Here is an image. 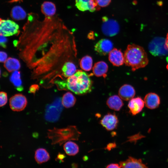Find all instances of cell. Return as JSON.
I'll return each instance as SVG.
<instances>
[{
	"label": "cell",
	"mask_w": 168,
	"mask_h": 168,
	"mask_svg": "<svg viewBox=\"0 0 168 168\" xmlns=\"http://www.w3.org/2000/svg\"><path fill=\"white\" fill-rule=\"evenodd\" d=\"M23 28L16 47L20 48V56L31 69L33 73L48 76L59 72L68 61L51 50L74 57L76 49L71 32L57 16L47 17L42 21L37 15L31 13Z\"/></svg>",
	"instance_id": "1"
},
{
	"label": "cell",
	"mask_w": 168,
	"mask_h": 168,
	"mask_svg": "<svg viewBox=\"0 0 168 168\" xmlns=\"http://www.w3.org/2000/svg\"><path fill=\"white\" fill-rule=\"evenodd\" d=\"M90 76L82 70H77L66 80L60 81L58 88L59 90H69L77 95L85 94L92 89L93 82Z\"/></svg>",
	"instance_id": "2"
},
{
	"label": "cell",
	"mask_w": 168,
	"mask_h": 168,
	"mask_svg": "<svg viewBox=\"0 0 168 168\" xmlns=\"http://www.w3.org/2000/svg\"><path fill=\"white\" fill-rule=\"evenodd\" d=\"M124 57L125 65L130 67L133 71L145 67L148 63L147 55L144 49L134 44L128 45Z\"/></svg>",
	"instance_id": "3"
},
{
	"label": "cell",
	"mask_w": 168,
	"mask_h": 168,
	"mask_svg": "<svg viewBox=\"0 0 168 168\" xmlns=\"http://www.w3.org/2000/svg\"><path fill=\"white\" fill-rule=\"evenodd\" d=\"M80 133L74 126L58 128L54 127L48 130L47 137L52 141V144H59L60 145L67 141L77 140Z\"/></svg>",
	"instance_id": "4"
},
{
	"label": "cell",
	"mask_w": 168,
	"mask_h": 168,
	"mask_svg": "<svg viewBox=\"0 0 168 168\" xmlns=\"http://www.w3.org/2000/svg\"><path fill=\"white\" fill-rule=\"evenodd\" d=\"M150 52L155 56H163L168 55V49L166 45V39L156 37L149 43L148 46Z\"/></svg>",
	"instance_id": "5"
},
{
	"label": "cell",
	"mask_w": 168,
	"mask_h": 168,
	"mask_svg": "<svg viewBox=\"0 0 168 168\" xmlns=\"http://www.w3.org/2000/svg\"><path fill=\"white\" fill-rule=\"evenodd\" d=\"M62 109L61 99L57 98L53 103L47 105L45 110V119L51 122L57 121L60 117Z\"/></svg>",
	"instance_id": "6"
},
{
	"label": "cell",
	"mask_w": 168,
	"mask_h": 168,
	"mask_svg": "<svg viewBox=\"0 0 168 168\" xmlns=\"http://www.w3.org/2000/svg\"><path fill=\"white\" fill-rule=\"evenodd\" d=\"M102 21L101 30L104 35L111 37L116 35L119 33V26L117 21L109 19L105 16L102 17Z\"/></svg>",
	"instance_id": "7"
},
{
	"label": "cell",
	"mask_w": 168,
	"mask_h": 168,
	"mask_svg": "<svg viewBox=\"0 0 168 168\" xmlns=\"http://www.w3.org/2000/svg\"><path fill=\"white\" fill-rule=\"evenodd\" d=\"M19 26L13 21L9 20H0V34L5 36H9L19 32Z\"/></svg>",
	"instance_id": "8"
},
{
	"label": "cell",
	"mask_w": 168,
	"mask_h": 168,
	"mask_svg": "<svg viewBox=\"0 0 168 168\" xmlns=\"http://www.w3.org/2000/svg\"><path fill=\"white\" fill-rule=\"evenodd\" d=\"M27 102V100L25 96L21 94H17L10 99L9 105L12 110L20 111L25 108Z\"/></svg>",
	"instance_id": "9"
},
{
	"label": "cell",
	"mask_w": 168,
	"mask_h": 168,
	"mask_svg": "<svg viewBox=\"0 0 168 168\" xmlns=\"http://www.w3.org/2000/svg\"><path fill=\"white\" fill-rule=\"evenodd\" d=\"M113 44L110 40L106 39H102L95 44L94 49L99 55L105 56L109 54L113 49Z\"/></svg>",
	"instance_id": "10"
},
{
	"label": "cell",
	"mask_w": 168,
	"mask_h": 168,
	"mask_svg": "<svg viewBox=\"0 0 168 168\" xmlns=\"http://www.w3.org/2000/svg\"><path fill=\"white\" fill-rule=\"evenodd\" d=\"M119 120L114 113H108L105 115L100 121V124L108 131L115 129L118 125Z\"/></svg>",
	"instance_id": "11"
},
{
	"label": "cell",
	"mask_w": 168,
	"mask_h": 168,
	"mask_svg": "<svg viewBox=\"0 0 168 168\" xmlns=\"http://www.w3.org/2000/svg\"><path fill=\"white\" fill-rule=\"evenodd\" d=\"M144 101L141 97L133 98L129 101L128 107L129 112L133 115H135L141 112L144 107Z\"/></svg>",
	"instance_id": "12"
},
{
	"label": "cell",
	"mask_w": 168,
	"mask_h": 168,
	"mask_svg": "<svg viewBox=\"0 0 168 168\" xmlns=\"http://www.w3.org/2000/svg\"><path fill=\"white\" fill-rule=\"evenodd\" d=\"M108 58L110 62L114 66H119L123 64L124 57L121 50L114 48L109 53Z\"/></svg>",
	"instance_id": "13"
},
{
	"label": "cell",
	"mask_w": 168,
	"mask_h": 168,
	"mask_svg": "<svg viewBox=\"0 0 168 168\" xmlns=\"http://www.w3.org/2000/svg\"><path fill=\"white\" fill-rule=\"evenodd\" d=\"M121 168H148L141 159H138L131 156L126 160L120 161Z\"/></svg>",
	"instance_id": "14"
},
{
	"label": "cell",
	"mask_w": 168,
	"mask_h": 168,
	"mask_svg": "<svg viewBox=\"0 0 168 168\" xmlns=\"http://www.w3.org/2000/svg\"><path fill=\"white\" fill-rule=\"evenodd\" d=\"M144 101L146 107L150 109L157 108L160 103L159 96L156 93L152 92L147 94L144 97Z\"/></svg>",
	"instance_id": "15"
},
{
	"label": "cell",
	"mask_w": 168,
	"mask_h": 168,
	"mask_svg": "<svg viewBox=\"0 0 168 168\" xmlns=\"http://www.w3.org/2000/svg\"><path fill=\"white\" fill-rule=\"evenodd\" d=\"M118 93L122 99L127 101L133 98L135 94V91L132 86L124 84L120 88Z\"/></svg>",
	"instance_id": "16"
},
{
	"label": "cell",
	"mask_w": 168,
	"mask_h": 168,
	"mask_svg": "<svg viewBox=\"0 0 168 168\" xmlns=\"http://www.w3.org/2000/svg\"><path fill=\"white\" fill-rule=\"evenodd\" d=\"M108 68V65L105 62L100 61L95 64L92 68V72L96 77H103L105 78L107 76Z\"/></svg>",
	"instance_id": "17"
},
{
	"label": "cell",
	"mask_w": 168,
	"mask_h": 168,
	"mask_svg": "<svg viewBox=\"0 0 168 168\" xmlns=\"http://www.w3.org/2000/svg\"><path fill=\"white\" fill-rule=\"evenodd\" d=\"M120 96L114 95L110 97L107 100L106 104L110 109L119 111L123 107L124 103Z\"/></svg>",
	"instance_id": "18"
},
{
	"label": "cell",
	"mask_w": 168,
	"mask_h": 168,
	"mask_svg": "<svg viewBox=\"0 0 168 168\" xmlns=\"http://www.w3.org/2000/svg\"><path fill=\"white\" fill-rule=\"evenodd\" d=\"M77 71L76 66L74 63L72 61H67L62 67V76L68 78L74 74Z\"/></svg>",
	"instance_id": "19"
},
{
	"label": "cell",
	"mask_w": 168,
	"mask_h": 168,
	"mask_svg": "<svg viewBox=\"0 0 168 168\" xmlns=\"http://www.w3.org/2000/svg\"><path fill=\"white\" fill-rule=\"evenodd\" d=\"M50 158L49 153L44 148H38L35 151V159L36 161L39 164H41L47 162Z\"/></svg>",
	"instance_id": "20"
},
{
	"label": "cell",
	"mask_w": 168,
	"mask_h": 168,
	"mask_svg": "<svg viewBox=\"0 0 168 168\" xmlns=\"http://www.w3.org/2000/svg\"><path fill=\"white\" fill-rule=\"evenodd\" d=\"M41 10L42 13L47 17L53 16L56 12L54 4L50 2H45L42 5Z\"/></svg>",
	"instance_id": "21"
},
{
	"label": "cell",
	"mask_w": 168,
	"mask_h": 168,
	"mask_svg": "<svg viewBox=\"0 0 168 168\" xmlns=\"http://www.w3.org/2000/svg\"><path fill=\"white\" fill-rule=\"evenodd\" d=\"M4 66L8 72H11L19 70L20 68L21 64L17 59L10 57L4 62Z\"/></svg>",
	"instance_id": "22"
},
{
	"label": "cell",
	"mask_w": 168,
	"mask_h": 168,
	"mask_svg": "<svg viewBox=\"0 0 168 168\" xmlns=\"http://www.w3.org/2000/svg\"><path fill=\"white\" fill-rule=\"evenodd\" d=\"M63 147L66 153L69 156H75L79 152L78 145L72 141H69L66 142L63 145Z\"/></svg>",
	"instance_id": "23"
},
{
	"label": "cell",
	"mask_w": 168,
	"mask_h": 168,
	"mask_svg": "<svg viewBox=\"0 0 168 168\" xmlns=\"http://www.w3.org/2000/svg\"><path fill=\"white\" fill-rule=\"evenodd\" d=\"M10 80L18 91H21L23 90L20 72L17 70L13 72L10 76Z\"/></svg>",
	"instance_id": "24"
},
{
	"label": "cell",
	"mask_w": 168,
	"mask_h": 168,
	"mask_svg": "<svg viewBox=\"0 0 168 168\" xmlns=\"http://www.w3.org/2000/svg\"><path fill=\"white\" fill-rule=\"evenodd\" d=\"M76 99L72 93L68 92L63 96L62 103L63 106L67 108H71L75 105Z\"/></svg>",
	"instance_id": "25"
},
{
	"label": "cell",
	"mask_w": 168,
	"mask_h": 168,
	"mask_svg": "<svg viewBox=\"0 0 168 168\" xmlns=\"http://www.w3.org/2000/svg\"><path fill=\"white\" fill-rule=\"evenodd\" d=\"M11 16L14 19L20 20L25 18L26 16V13L21 7L16 6L12 8L11 11Z\"/></svg>",
	"instance_id": "26"
},
{
	"label": "cell",
	"mask_w": 168,
	"mask_h": 168,
	"mask_svg": "<svg viewBox=\"0 0 168 168\" xmlns=\"http://www.w3.org/2000/svg\"><path fill=\"white\" fill-rule=\"evenodd\" d=\"M80 66L81 68L86 71H90L92 68L93 60L90 56L86 55L83 57L79 62Z\"/></svg>",
	"instance_id": "27"
},
{
	"label": "cell",
	"mask_w": 168,
	"mask_h": 168,
	"mask_svg": "<svg viewBox=\"0 0 168 168\" xmlns=\"http://www.w3.org/2000/svg\"><path fill=\"white\" fill-rule=\"evenodd\" d=\"M91 0H75V6L81 11H89Z\"/></svg>",
	"instance_id": "28"
},
{
	"label": "cell",
	"mask_w": 168,
	"mask_h": 168,
	"mask_svg": "<svg viewBox=\"0 0 168 168\" xmlns=\"http://www.w3.org/2000/svg\"><path fill=\"white\" fill-rule=\"evenodd\" d=\"M0 106L1 107L5 105L7 102V95L6 92L1 91L0 92Z\"/></svg>",
	"instance_id": "29"
},
{
	"label": "cell",
	"mask_w": 168,
	"mask_h": 168,
	"mask_svg": "<svg viewBox=\"0 0 168 168\" xmlns=\"http://www.w3.org/2000/svg\"><path fill=\"white\" fill-rule=\"evenodd\" d=\"M111 0H95L98 5L101 7L108 6L110 3Z\"/></svg>",
	"instance_id": "30"
},
{
	"label": "cell",
	"mask_w": 168,
	"mask_h": 168,
	"mask_svg": "<svg viewBox=\"0 0 168 168\" xmlns=\"http://www.w3.org/2000/svg\"><path fill=\"white\" fill-rule=\"evenodd\" d=\"M39 86L38 85L36 84L32 85L29 88V92L35 95L36 92L39 90Z\"/></svg>",
	"instance_id": "31"
},
{
	"label": "cell",
	"mask_w": 168,
	"mask_h": 168,
	"mask_svg": "<svg viewBox=\"0 0 168 168\" xmlns=\"http://www.w3.org/2000/svg\"><path fill=\"white\" fill-rule=\"evenodd\" d=\"M5 37L0 34V44L1 46L5 48L6 47V43L7 41V39Z\"/></svg>",
	"instance_id": "32"
},
{
	"label": "cell",
	"mask_w": 168,
	"mask_h": 168,
	"mask_svg": "<svg viewBox=\"0 0 168 168\" xmlns=\"http://www.w3.org/2000/svg\"><path fill=\"white\" fill-rule=\"evenodd\" d=\"M7 54L3 51L0 52V61L1 62H4L7 60Z\"/></svg>",
	"instance_id": "33"
},
{
	"label": "cell",
	"mask_w": 168,
	"mask_h": 168,
	"mask_svg": "<svg viewBox=\"0 0 168 168\" xmlns=\"http://www.w3.org/2000/svg\"><path fill=\"white\" fill-rule=\"evenodd\" d=\"M106 168H121L119 164L117 163H111L108 165Z\"/></svg>",
	"instance_id": "34"
},
{
	"label": "cell",
	"mask_w": 168,
	"mask_h": 168,
	"mask_svg": "<svg viewBox=\"0 0 168 168\" xmlns=\"http://www.w3.org/2000/svg\"><path fill=\"white\" fill-rule=\"evenodd\" d=\"M116 147V144L115 143H110L107 145L105 148L106 149L110 151L112 149Z\"/></svg>",
	"instance_id": "35"
},
{
	"label": "cell",
	"mask_w": 168,
	"mask_h": 168,
	"mask_svg": "<svg viewBox=\"0 0 168 168\" xmlns=\"http://www.w3.org/2000/svg\"><path fill=\"white\" fill-rule=\"evenodd\" d=\"M65 157V155L64 154L59 153L58 154L56 159L60 160L62 161H63V159Z\"/></svg>",
	"instance_id": "36"
},
{
	"label": "cell",
	"mask_w": 168,
	"mask_h": 168,
	"mask_svg": "<svg viewBox=\"0 0 168 168\" xmlns=\"http://www.w3.org/2000/svg\"><path fill=\"white\" fill-rule=\"evenodd\" d=\"M166 45L168 49V33L167 34L166 39Z\"/></svg>",
	"instance_id": "37"
}]
</instances>
